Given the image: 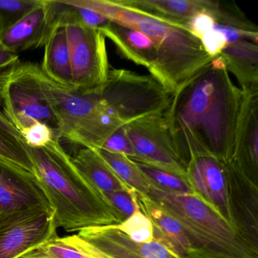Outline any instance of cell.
<instances>
[{"label":"cell","mask_w":258,"mask_h":258,"mask_svg":"<svg viewBox=\"0 0 258 258\" xmlns=\"http://www.w3.org/2000/svg\"><path fill=\"white\" fill-rule=\"evenodd\" d=\"M241 98L220 56L172 96L166 117L185 168L194 155L232 160Z\"/></svg>","instance_id":"cell-1"},{"label":"cell","mask_w":258,"mask_h":258,"mask_svg":"<svg viewBox=\"0 0 258 258\" xmlns=\"http://www.w3.org/2000/svg\"><path fill=\"white\" fill-rule=\"evenodd\" d=\"M66 4L88 9L114 23L134 28L155 45L157 59L150 71L172 95L176 94L197 76L213 58L202 42L186 28L164 20L121 0H64Z\"/></svg>","instance_id":"cell-2"},{"label":"cell","mask_w":258,"mask_h":258,"mask_svg":"<svg viewBox=\"0 0 258 258\" xmlns=\"http://www.w3.org/2000/svg\"><path fill=\"white\" fill-rule=\"evenodd\" d=\"M34 174L52 208L57 229L79 232L91 226L118 224V214L72 162L59 139L44 147L28 146Z\"/></svg>","instance_id":"cell-3"},{"label":"cell","mask_w":258,"mask_h":258,"mask_svg":"<svg viewBox=\"0 0 258 258\" xmlns=\"http://www.w3.org/2000/svg\"><path fill=\"white\" fill-rule=\"evenodd\" d=\"M146 197L182 226L188 258H258V249L195 195L164 192L151 185Z\"/></svg>","instance_id":"cell-4"},{"label":"cell","mask_w":258,"mask_h":258,"mask_svg":"<svg viewBox=\"0 0 258 258\" xmlns=\"http://www.w3.org/2000/svg\"><path fill=\"white\" fill-rule=\"evenodd\" d=\"M40 80L58 124L57 137L83 148L98 149L121 124L107 112L99 94L66 88L48 78Z\"/></svg>","instance_id":"cell-5"},{"label":"cell","mask_w":258,"mask_h":258,"mask_svg":"<svg viewBox=\"0 0 258 258\" xmlns=\"http://www.w3.org/2000/svg\"><path fill=\"white\" fill-rule=\"evenodd\" d=\"M99 96L107 112L122 126L164 112L172 98L152 75L114 69Z\"/></svg>","instance_id":"cell-6"},{"label":"cell","mask_w":258,"mask_h":258,"mask_svg":"<svg viewBox=\"0 0 258 258\" xmlns=\"http://www.w3.org/2000/svg\"><path fill=\"white\" fill-rule=\"evenodd\" d=\"M40 72L35 63H19L0 78V93L10 120L19 132L39 121L48 125L57 137L56 118L43 90Z\"/></svg>","instance_id":"cell-7"},{"label":"cell","mask_w":258,"mask_h":258,"mask_svg":"<svg viewBox=\"0 0 258 258\" xmlns=\"http://www.w3.org/2000/svg\"><path fill=\"white\" fill-rule=\"evenodd\" d=\"M72 66L73 89L99 94L110 70L105 36L99 30L73 22L64 26Z\"/></svg>","instance_id":"cell-8"},{"label":"cell","mask_w":258,"mask_h":258,"mask_svg":"<svg viewBox=\"0 0 258 258\" xmlns=\"http://www.w3.org/2000/svg\"><path fill=\"white\" fill-rule=\"evenodd\" d=\"M165 111L123 126L135 152L133 161L185 176Z\"/></svg>","instance_id":"cell-9"},{"label":"cell","mask_w":258,"mask_h":258,"mask_svg":"<svg viewBox=\"0 0 258 258\" xmlns=\"http://www.w3.org/2000/svg\"><path fill=\"white\" fill-rule=\"evenodd\" d=\"M57 237L53 213L49 208L11 214L0 220V258H17Z\"/></svg>","instance_id":"cell-10"},{"label":"cell","mask_w":258,"mask_h":258,"mask_svg":"<svg viewBox=\"0 0 258 258\" xmlns=\"http://www.w3.org/2000/svg\"><path fill=\"white\" fill-rule=\"evenodd\" d=\"M185 177L193 194L236 229L229 206L226 163L212 155H194L188 160Z\"/></svg>","instance_id":"cell-11"},{"label":"cell","mask_w":258,"mask_h":258,"mask_svg":"<svg viewBox=\"0 0 258 258\" xmlns=\"http://www.w3.org/2000/svg\"><path fill=\"white\" fill-rule=\"evenodd\" d=\"M77 235L105 258H182L155 240L136 242L114 224L86 228Z\"/></svg>","instance_id":"cell-12"},{"label":"cell","mask_w":258,"mask_h":258,"mask_svg":"<svg viewBox=\"0 0 258 258\" xmlns=\"http://www.w3.org/2000/svg\"><path fill=\"white\" fill-rule=\"evenodd\" d=\"M241 90L242 98L232 161L250 180L257 185L258 85Z\"/></svg>","instance_id":"cell-13"},{"label":"cell","mask_w":258,"mask_h":258,"mask_svg":"<svg viewBox=\"0 0 258 258\" xmlns=\"http://www.w3.org/2000/svg\"><path fill=\"white\" fill-rule=\"evenodd\" d=\"M229 206L237 230L258 249V185L231 160L226 163Z\"/></svg>","instance_id":"cell-14"},{"label":"cell","mask_w":258,"mask_h":258,"mask_svg":"<svg viewBox=\"0 0 258 258\" xmlns=\"http://www.w3.org/2000/svg\"><path fill=\"white\" fill-rule=\"evenodd\" d=\"M37 208L52 210L34 175L0 161V220Z\"/></svg>","instance_id":"cell-15"},{"label":"cell","mask_w":258,"mask_h":258,"mask_svg":"<svg viewBox=\"0 0 258 258\" xmlns=\"http://www.w3.org/2000/svg\"><path fill=\"white\" fill-rule=\"evenodd\" d=\"M51 0L41 4L0 34V43L15 53L44 46L56 28Z\"/></svg>","instance_id":"cell-16"},{"label":"cell","mask_w":258,"mask_h":258,"mask_svg":"<svg viewBox=\"0 0 258 258\" xmlns=\"http://www.w3.org/2000/svg\"><path fill=\"white\" fill-rule=\"evenodd\" d=\"M105 37L114 43L119 52L136 64L149 72L157 59V51L152 40L134 28L109 22L102 29Z\"/></svg>","instance_id":"cell-17"},{"label":"cell","mask_w":258,"mask_h":258,"mask_svg":"<svg viewBox=\"0 0 258 258\" xmlns=\"http://www.w3.org/2000/svg\"><path fill=\"white\" fill-rule=\"evenodd\" d=\"M121 2L186 28L196 15L215 8L218 0H121Z\"/></svg>","instance_id":"cell-18"},{"label":"cell","mask_w":258,"mask_h":258,"mask_svg":"<svg viewBox=\"0 0 258 258\" xmlns=\"http://www.w3.org/2000/svg\"><path fill=\"white\" fill-rule=\"evenodd\" d=\"M219 56L228 72L235 75L241 89L258 85L257 42L241 39L229 43Z\"/></svg>","instance_id":"cell-19"},{"label":"cell","mask_w":258,"mask_h":258,"mask_svg":"<svg viewBox=\"0 0 258 258\" xmlns=\"http://www.w3.org/2000/svg\"><path fill=\"white\" fill-rule=\"evenodd\" d=\"M72 160L81 174L100 192L132 190L111 170L97 149L83 148Z\"/></svg>","instance_id":"cell-20"},{"label":"cell","mask_w":258,"mask_h":258,"mask_svg":"<svg viewBox=\"0 0 258 258\" xmlns=\"http://www.w3.org/2000/svg\"><path fill=\"white\" fill-rule=\"evenodd\" d=\"M43 73L55 84L73 89L72 66L64 27H57L44 45Z\"/></svg>","instance_id":"cell-21"},{"label":"cell","mask_w":258,"mask_h":258,"mask_svg":"<svg viewBox=\"0 0 258 258\" xmlns=\"http://www.w3.org/2000/svg\"><path fill=\"white\" fill-rule=\"evenodd\" d=\"M97 151L111 170L131 189L142 196L149 194L152 184L140 171L135 161L121 154L113 153L101 149Z\"/></svg>","instance_id":"cell-22"},{"label":"cell","mask_w":258,"mask_h":258,"mask_svg":"<svg viewBox=\"0 0 258 258\" xmlns=\"http://www.w3.org/2000/svg\"><path fill=\"white\" fill-rule=\"evenodd\" d=\"M135 162L146 179L158 189L172 194H193L185 176L143 163Z\"/></svg>","instance_id":"cell-23"},{"label":"cell","mask_w":258,"mask_h":258,"mask_svg":"<svg viewBox=\"0 0 258 258\" xmlns=\"http://www.w3.org/2000/svg\"><path fill=\"white\" fill-rule=\"evenodd\" d=\"M0 161L34 174V166L23 140L0 128Z\"/></svg>","instance_id":"cell-24"},{"label":"cell","mask_w":258,"mask_h":258,"mask_svg":"<svg viewBox=\"0 0 258 258\" xmlns=\"http://www.w3.org/2000/svg\"><path fill=\"white\" fill-rule=\"evenodd\" d=\"M114 226L136 242L148 243L154 240L153 223L140 208L131 217Z\"/></svg>","instance_id":"cell-25"},{"label":"cell","mask_w":258,"mask_h":258,"mask_svg":"<svg viewBox=\"0 0 258 258\" xmlns=\"http://www.w3.org/2000/svg\"><path fill=\"white\" fill-rule=\"evenodd\" d=\"M42 0H0V34L37 8Z\"/></svg>","instance_id":"cell-26"},{"label":"cell","mask_w":258,"mask_h":258,"mask_svg":"<svg viewBox=\"0 0 258 258\" xmlns=\"http://www.w3.org/2000/svg\"><path fill=\"white\" fill-rule=\"evenodd\" d=\"M105 200L123 220L131 217L139 209L134 190L101 192Z\"/></svg>","instance_id":"cell-27"},{"label":"cell","mask_w":258,"mask_h":258,"mask_svg":"<svg viewBox=\"0 0 258 258\" xmlns=\"http://www.w3.org/2000/svg\"><path fill=\"white\" fill-rule=\"evenodd\" d=\"M21 134L25 144L34 149L44 147L53 139L57 138L55 132L48 125L39 121L34 122L22 130Z\"/></svg>","instance_id":"cell-28"},{"label":"cell","mask_w":258,"mask_h":258,"mask_svg":"<svg viewBox=\"0 0 258 258\" xmlns=\"http://www.w3.org/2000/svg\"><path fill=\"white\" fill-rule=\"evenodd\" d=\"M199 40L211 58L218 57L227 46L226 35L220 25L217 23L210 31L202 34Z\"/></svg>","instance_id":"cell-29"},{"label":"cell","mask_w":258,"mask_h":258,"mask_svg":"<svg viewBox=\"0 0 258 258\" xmlns=\"http://www.w3.org/2000/svg\"><path fill=\"white\" fill-rule=\"evenodd\" d=\"M100 149L108 151V152H113V153L126 155L131 160L134 159V158H135V152H134V147H133L132 143L130 141L126 133H125L123 126H121V127L117 129L115 132L113 133L108 137V140L104 143Z\"/></svg>","instance_id":"cell-30"},{"label":"cell","mask_w":258,"mask_h":258,"mask_svg":"<svg viewBox=\"0 0 258 258\" xmlns=\"http://www.w3.org/2000/svg\"><path fill=\"white\" fill-rule=\"evenodd\" d=\"M38 248L50 258H84L76 249L63 242L60 237L41 244Z\"/></svg>","instance_id":"cell-31"},{"label":"cell","mask_w":258,"mask_h":258,"mask_svg":"<svg viewBox=\"0 0 258 258\" xmlns=\"http://www.w3.org/2000/svg\"><path fill=\"white\" fill-rule=\"evenodd\" d=\"M61 238L63 242L70 245L71 247L76 249L83 255L84 258H105L102 256L96 249L93 248L90 244H87L84 240L80 238L78 235H72L69 236L63 237Z\"/></svg>","instance_id":"cell-32"},{"label":"cell","mask_w":258,"mask_h":258,"mask_svg":"<svg viewBox=\"0 0 258 258\" xmlns=\"http://www.w3.org/2000/svg\"><path fill=\"white\" fill-rule=\"evenodd\" d=\"M20 62L18 54L12 52L0 43V78L8 75Z\"/></svg>","instance_id":"cell-33"},{"label":"cell","mask_w":258,"mask_h":258,"mask_svg":"<svg viewBox=\"0 0 258 258\" xmlns=\"http://www.w3.org/2000/svg\"><path fill=\"white\" fill-rule=\"evenodd\" d=\"M0 128H2L9 134H12L25 142L21 133L15 127L14 125L10 120L1 93H0Z\"/></svg>","instance_id":"cell-34"},{"label":"cell","mask_w":258,"mask_h":258,"mask_svg":"<svg viewBox=\"0 0 258 258\" xmlns=\"http://www.w3.org/2000/svg\"><path fill=\"white\" fill-rule=\"evenodd\" d=\"M17 258H50L43 253L38 247L28 250L26 253H23Z\"/></svg>","instance_id":"cell-35"}]
</instances>
